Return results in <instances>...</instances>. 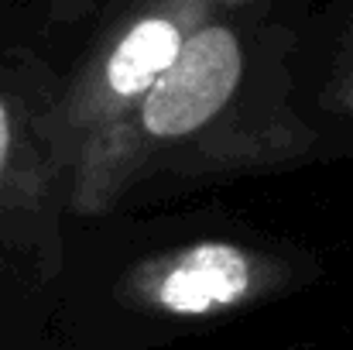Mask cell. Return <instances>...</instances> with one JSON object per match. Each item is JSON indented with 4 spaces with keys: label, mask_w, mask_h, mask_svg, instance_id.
Instances as JSON below:
<instances>
[{
    "label": "cell",
    "mask_w": 353,
    "mask_h": 350,
    "mask_svg": "<svg viewBox=\"0 0 353 350\" xmlns=\"http://www.w3.org/2000/svg\"><path fill=\"white\" fill-rule=\"evenodd\" d=\"M21 189H28V144L14 104L0 93V203Z\"/></svg>",
    "instance_id": "4"
},
{
    "label": "cell",
    "mask_w": 353,
    "mask_h": 350,
    "mask_svg": "<svg viewBox=\"0 0 353 350\" xmlns=\"http://www.w3.org/2000/svg\"><path fill=\"white\" fill-rule=\"evenodd\" d=\"M216 10V0H130L83 59L55 110L34 124L55 165L72 168L90 137L130 114Z\"/></svg>",
    "instance_id": "2"
},
{
    "label": "cell",
    "mask_w": 353,
    "mask_h": 350,
    "mask_svg": "<svg viewBox=\"0 0 353 350\" xmlns=\"http://www.w3.org/2000/svg\"><path fill=\"white\" fill-rule=\"evenodd\" d=\"M243 79V45L216 14L189 38L175 66L114 127L90 137L69 168V206L103 217L120 196L227 114Z\"/></svg>",
    "instance_id": "1"
},
{
    "label": "cell",
    "mask_w": 353,
    "mask_h": 350,
    "mask_svg": "<svg viewBox=\"0 0 353 350\" xmlns=\"http://www.w3.org/2000/svg\"><path fill=\"white\" fill-rule=\"evenodd\" d=\"M243 3H254V0H216V7H243Z\"/></svg>",
    "instance_id": "6"
},
{
    "label": "cell",
    "mask_w": 353,
    "mask_h": 350,
    "mask_svg": "<svg viewBox=\"0 0 353 350\" xmlns=\"http://www.w3.org/2000/svg\"><path fill=\"white\" fill-rule=\"evenodd\" d=\"M288 268L236 240H196L134 264L120 285L127 306L168 320H213L274 295Z\"/></svg>",
    "instance_id": "3"
},
{
    "label": "cell",
    "mask_w": 353,
    "mask_h": 350,
    "mask_svg": "<svg viewBox=\"0 0 353 350\" xmlns=\"http://www.w3.org/2000/svg\"><path fill=\"white\" fill-rule=\"evenodd\" d=\"M333 100H336L340 110L353 114V66L350 69H343V72L333 79Z\"/></svg>",
    "instance_id": "5"
}]
</instances>
